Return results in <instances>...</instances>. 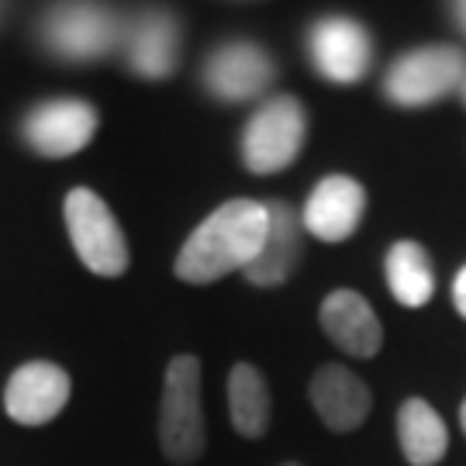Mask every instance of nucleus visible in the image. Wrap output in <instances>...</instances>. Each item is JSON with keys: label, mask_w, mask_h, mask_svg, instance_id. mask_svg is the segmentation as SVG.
Returning <instances> with one entry per match:
<instances>
[{"label": "nucleus", "mask_w": 466, "mask_h": 466, "mask_svg": "<svg viewBox=\"0 0 466 466\" xmlns=\"http://www.w3.org/2000/svg\"><path fill=\"white\" fill-rule=\"evenodd\" d=\"M269 232L267 204L238 198L221 204L200 221L177 256V277L187 283H215L235 269L249 267Z\"/></svg>", "instance_id": "f257e3e1"}, {"label": "nucleus", "mask_w": 466, "mask_h": 466, "mask_svg": "<svg viewBox=\"0 0 466 466\" xmlns=\"http://www.w3.org/2000/svg\"><path fill=\"white\" fill-rule=\"evenodd\" d=\"M159 446L169 463H198L208 446L204 400H200V360L180 352L167 363L159 398Z\"/></svg>", "instance_id": "f03ea898"}, {"label": "nucleus", "mask_w": 466, "mask_h": 466, "mask_svg": "<svg viewBox=\"0 0 466 466\" xmlns=\"http://www.w3.org/2000/svg\"><path fill=\"white\" fill-rule=\"evenodd\" d=\"M125 21L100 0H63L42 17V46L66 63H90L121 49Z\"/></svg>", "instance_id": "7ed1b4c3"}, {"label": "nucleus", "mask_w": 466, "mask_h": 466, "mask_svg": "<svg viewBox=\"0 0 466 466\" xmlns=\"http://www.w3.org/2000/svg\"><path fill=\"white\" fill-rule=\"evenodd\" d=\"M466 80V52L456 46H421L394 59L383 76V94L398 107H429Z\"/></svg>", "instance_id": "20e7f679"}, {"label": "nucleus", "mask_w": 466, "mask_h": 466, "mask_svg": "<svg viewBox=\"0 0 466 466\" xmlns=\"http://www.w3.org/2000/svg\"><path fill=\"white\" fill-rule=\"evenodd\" d=\"M63 211H66L69 242L80 263L97 277H121L128 269V242L104 198L90 187H73Z\"/></svg>", "instance_id": "39448f33"}, {"label": "nucleus", "mask_w": 466, "mask_h": 466, "mask_svg": "<svg viewBox=\"0 0 466 466\" xmlns=\"http://www.w3.org/2000/svg\"><path fill=\"white\" fill-rule=\"evenodd\" d=\"M304 138H308V115L300 100L290 94L273 97L249 117L242 132V163L259 177L280 173L300 156Z\"/></svg>", "instance_id": "423d86ee"}, {"label": "nucleus", "mask_w": 466, "mask_h": 466, "mask_svg": "<svg viewBox=\"0 0 466 466\" xmlns=\"http://www.w3.org/2000/svg\"><path fill=\"white\" fill-rule=\"evenodd\" d=\"M25 142L46 159H66L86 149L97 135V111L80 97L42 100L25 115Z\"/></svg>", "instance_id": "0eeeda50"}, {"label": "nucleus", "mask_w": 466, "mask_h": 466, "mask_svg": "<svg viewBox=\"0 0 466 466\" xmlns=\"http://www.w3.org/2000/svg\"><path fill=\"white\" fill-rule=\"evenodd\" d=\"M308 59L329 84H356L373 63V42L356 17L325 15L308 32Z\"/></svg>", "instance_id": "6e6552de"}, {"label": "nucleus", "mask_w": 466, "mask_h": 466, "mask_svg": "<svg viewBox=\"0 0 466 466\" xmlns=\"http://www.w3.org/2000/svg\"><path fill=\"white\" fill-rule=\"evenodd\" d=\"M73 394V380L63 367L49 360H32L11 373L4 387V411L17 425H49L52 418L63 415Z\"/></svg>", "instance_id": "1a4fd4ad"}, {"label": "nucleus", "mask_w": 466, "mask_h": 466, "mask_svg": "<svg viewBox=\"0 0 466 466\" xmlns=\"http://www.w3.org/2000/svg\"><path fill=\"white\" fill-rule=\"evenodd\" d=\"M277 76V63L263 46L256 42H225L218 46L208 63L200 80L208 86V94L225 104H242V100L259 97Z\"/></svg>", "instance_id": "9d476101"}, {"label": "nucleus", "mask_w": 466, "mask_h": 466, "mask_svg": "<svg viewBox=\"0 0 466 466\" xmlns=\"http://www.w3.org/2000/svg\"><path fill=\"white\" fill-rule=\"evenodd\" d=\"M367 215V190L360 180L352 177H325L318 180V187L304 200V211H300V225L304 232L315 235L318 242H346L356 235L360 221Z\"/></svg>", "instance_id": "9b49d317"}, {"label": "nucleus", "mask_w": 466, "mask_h": 466, "mask_svg": "<svg viewBox=\"0 0 466 466\" xmlns=\"http://www.w3.org/2000/svg\"><path fill=\"white\" fill-rule=\"evenodd\" d=\"M121 52L135 76L142 80H163L177 69L180 59V21L163 7L138 11L132 21H125Z\"/></svg>", "instance_id": "f8f14e48"}, {"label": "nucleus", "mask_w": 466, "mask_h": 466, "mask_svg": "<svg viewBox=\"0 0 466 466\" xmlns=\"http://www.w3.org/2000/svg\"><path fill=\"white\" fill-rule=\"evenodd\" d=\"M321 329L342 352L356 360H373L383 346V325L373 304L360 290H332L321 300Z\"/></svg>", "instance_id": "ddd939ff"}, {"label": "nucleus", "mask_w": 466, "mask_h": 466, "mask_svg": "<svg viewBox=\"0 0 466 466\" xmlns=\"http://www.w3.org/2000/svg\"><path fill=\"white\" fill-rule=\"evenodd\" d=\"M311 408L332 432H356L373 411V394L367 380H360L352 370L329 363L311 377L308 387Z\"/></svg>", "instance_id": "4468645a"}, {"label": "nucleus", "mask_w": 466, "mask_h": 466, "mask_svg": "<svg viewBox=\"0 0 466 466\" xmlns=\"http://www.w3.org/2000/svg\"><path fill=\"white\" fill-rule=\"evenodd\" d=\"M269 232L259 256L246 267V280L256 287H280L294 277L304 252V225L287 200H267Z\"/></svg>", "instance_id": "2eb2a0df"}, {"label": "nucleus", "mask_w": 466, "mask_h": 466, "mask_svg": "<svg viewBox=\"0 0 466 466\" xmlns=\"http://www.w3.org/2000/svg\"><path fill=\"white\" fill-rule=\"evenodd\" d=\"M398 446L411 466H435L450 452V429L425 398H408L398 408Z\"/></svg>", "instance_id": "dca6fc26"}, {"label": "nucleus", "mask_w": 466, "mask_h": 466, "mask_svg": "<svg viewBox=\"0 0 466 466\" xmlns=\"http://www.w3.org/2000/svg\"><path fill=\"white\" fill-rule=\"evenodd\" d=\"M383 277H387V290L404 308H425L435 298L432 256L415 238H400L387 249Z\"/></svg>", "instance_id": "f3484780"}, {"label": "nucleus", "mask_w": 466, "mask_h": 466, "mask_svg": "<svg viewBox=\"0 0 466 466\" xmlns=\"http://www.w3.org/2000/svg\"><path fill=\"white\" fill-rule=\"evenodd\" d=\"M228 411L232 425L242 439H263L273 418V398L269 383L252 363H238L228 373Z\"/></svg>", "instance_id": "a211bd4d"}, {"label": "nucleus", "mask_w": 466, "mask_h": 466, "mask_svg": "<svg viewBox=\"0 0 466 466\" xmlns=\"http://www.w3.org/2000/svg\"><path fill=\"white\" fill-rule=\"evenodd\" d=\"M452 304H456L460 318H466V267L460 269L456 280H452Z\"/></svg>", "instance_id": "6ab92c4d"}, {"label": "nucleus", "mask_w": 466, "mask_h": 466, "mask_svg": "<svg viewBox=\"0 0 466 466\" xmlns=\"http://www.w3.org/2000/svg\"><path fill=\"white\" fill-rule=\"evenodd\" d=\"M450 11H452V21H456V28L466 35V0H450Z\"/></svg>", "instance_id": "aec40b11"}, {"label": "nucleus", "mask_w": 466, "mask_h": 466, "mask_svg": "<svg viewBox=\"0 0 466 466\" xmlns=\"http://www.w3.org/2000/svg\"><path fill=\"white\" fill-rule=\"evenodd\" d=\"M460 429H463V435H466V398H463V404H460Z\"/></svg>", "instance_id": "412c9836"}, {"label": "nucleus", "mask_w": 466, "mask_h": 466, "mask_svg": "<svg viewBox=\"0 0 466 466\" xmlns=\"http://www.w3.org/2000/svg\"><path fill=\"white\" fill-rule=\"evenodd\" d=\"M280 466H300V463H294V460H287V463H280Z\"/></svg>", "instance_id": "4be33fe9"}, {"label": "nucleus", "mask_w": 466, "mask_h": 466, "mask_svg": "<svg viewBox=\"0 0 466 466\" xmlns=\"http://www.w3.org/2000/svg\"><path fill=\"white\" fill-rule=\"evenodd\" d=\"M460 90H463V100H466V80H463V86H460Z\"/></svg>", "instance_id": "5701e85b"}]
</instances>
